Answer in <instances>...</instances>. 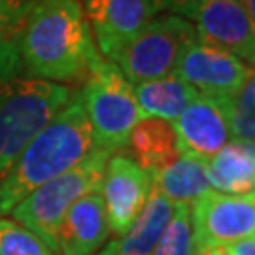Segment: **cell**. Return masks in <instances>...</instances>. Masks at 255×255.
I'll return each instance as SVG.
<instances>
[{"mask_svg":"<svg viewBox=\"0 0 255 255\" xmlns=\"http://www.w3.org/2000/svg\"><path fill=\"white\" fill-rule=\"evenodd\" d=\"M19 53L27 78L74 85L102 63L80 0H40L19 28Z\"/></svg>","mask_w":255,"mask_h":255,"instance_id":"cell-1","label":"cell"},{"mask_svg":"<svg viewBox=\"0 0 255 255\" xmlns=\"http://www.w3.org/2000/svg\"><path fill=\"white\" fill-rule=\"evenodd\" d=\"M93 151L91 123L83 110L80 91H76L0 180V218L9 214L40 185L74 168Z\"/></svg>","mask_w":255,"mask_h":255,"instance_id":"cell-2","label":"cell"},{"mask_svg":"<svg viewBox=\"0 0 255 255\" xmlns=\"http://www.w3.org/2000/svg\"><path fill=\"white\" fill-rule=\"evenodd\" d=\"M72 95L68 85L36 78H17L0 89V180Z\"/></svg>","mask_w":255,"mask_h":255,"instance_id":"cell-3","label":"cell"},{"mask_svg":"<svg viewBox=\"0 0 255 255\" xmlns=\"http://www.w3.org/2000/svg\"><path fill=\"white\" fill-rule=\"evenodd\" d=\"M110 153L95 149L89 157L64 174L27 195L11 210V218L32 231L51 252L57 254V235L68 208L82 197L101 189Z\"/></svg>","mask_w":255,"mask_h":255,"instance_id":"cell-4","label":"cell"},{"mask_svg":"<svg viewBox=\"0 0 255 255\" xmlns=\"http://www.w3.org/2000/svg\"><path fill=\"white\" fill-rule=\"evenodd\" d=\"M83 110L91 123L95 149L114 155L127 147L132 128L142 121L134 87L110 61L83 82L80 91Z\"/></svg>","mask_w":255,"mask_h":255,"instance_id":"cell-5","label":"cell"},{"mask_svg":"<svg viewBox=\"0 0 255 255\" xmlns=\"http://www.w3.org/2000/svg\"><path fill=\"white\" fill-rule=\"evenodd\" d=\"M193 42H197V34L191 21L174 13H161L155 15L112 63L130 85H138L174 74L178 61Z\"/></svg>","mask_w":255,"mask_h":255,"instance_id":"cell-6","label":"cell"},{"mask_svg":"<svg viewBox=\"0 0 255 255\" xmlns=\"http://www.w3.org/2000/svg\"><path fill=\"white\" fill-rule=\"evenodd\" d=\"M191 206L195 254L204 248L227 246L255 233V201L210 191Z\"/></svg>","mask_w":255,"mask_h":255,"instance_id":"cell-7","label":"cell"},{"mask_svg":"<svg viewBox=\"0 0 255 255\" xmlns=\"http://www.w3.org/2000/svg\"><path fill=\"white\" fill-rule=\"evenodd\" d=\"M189 21L197 42L255 66V30L238 0H197Z\"/></svg>","mask_w":255,"mask_h":255,"instance_id":"cell-8","label":"cell"},{"mask_svg":"<svg viewBox=\"0 0 255 255\" xmlns=\"http://www.w3.org/2000/svg\"><path fill=\"white\" fill-rule=\"evenodd\" d=\"M151 178L128 155L114 153L102 176L101 193L110 233L121 237L136 221L151 193Z\"/></svg>","mask_w":255,"mask_h":255,"instance_id":"cell-9","label":"cell"},{"mask_svg":"<svg viewBox=\"0 0 255 255\" xmlns=\"http://www.w3.org/2000/svg\"><path fill=\"white\" fill-rule=\"evenodd\" d=\"M102 59L114 57L157 15L151 0H80Z\"/></svg>","mask_w":255,"mask_h":255,"instance_id":"cell-10","label":"cell"},{"mask_svg":"<svg viewBox=\"0 0 255 255\" xmlns=\"http://www.w3.org/2000/svg\"><path fill=\"white\" fill-rule=\"evenodd\" d=\"M252 68L238 57L216 47L193 42L185 49L174 74L199 95L221 99L244 83Z\"/></svg>","mask_w":255,"mask_h":255,"instance_id":"cell-11","label":"cell"},{"mask_svg":"<svg viewBox=\"0 0 255 255\" xmlns=\"http://www.w3.org/2000/svg\"><path fill=\"white\" fill-rule=\"evenodd\" d=\"M180 153L208 163L231 138L227 121L218 102L199 95L172 121Z\"/></svg>","mask_w":255,"mask_h":255,"instance_id":"cell-12","label":"cell"},{"mask_svg":"<svg viewBox=\"0 0 255 255\" xmlns=\"http://www.w3.org/2000/svg\"><path fill=\"white\" fill-rule=\"evenodd\" d=\"M110 237L106 208L99 191L68 208L57 235V255H97Z\"/></svg>","mask_w":255,"mask_h":255,"instance_id":"cell-13","label":"cell"},{"mask_svg":"<svg viewBox=\"0 0 255 255\" xmlns=\"http://www.w3.org/2000/svg\"><path fill=\"white\" fill-rule=\"evenodd\" d=\"M212 189L231 197L255 193V144L231 140L206 163Z\"/></svg>","mask_w":255,"mask_h":255,"instance_id":"cell-14","label":"cell"},{"mask_svg":"<svg viewBox=\"0 0 255 255\" xmlns=\"http://www.w3.org/2000/svg\"><path fill=\"white\" fill-rule=\"evenodd\" d=\"M174 202L151 187L149 199L127 233L104 244L97 255H151L159 238L172 218Z\"/></svg>","mask_w":255,"mask_h":255,"instance_id":"cell-15","label":"cell"},{"mask_svg":"<svg viewBox=\"0 0 255 255\" xmlns=\"http://www.w3.org/2000/svg\"><path fill=\"white\" fill-rule=\"evenodd\" d=\"M127 147L130 151L128 157L147 172L149 178L163 172L182 155L172 123L155 118L142 119L132 128Z\"/></svg>","mask_w":255,"mask_h":255,"instance_id":"cell-16","label":"cell"},{"mask_svg":"<svg viewBox=\"0 0 255 255\" xmlns=\"http://www.w3.org/2000/svg\"><path fill=\"white\" fill-rule=\"evenodd\" d=\"M132 87H134V97H136L142 119L155 118L172 123L199 97V93L185 82H182L176 74L138 83Z\"/></svg>","mask_w":255,"mask_h":255,"instance_id":"cell-17","label":"cell"},{"mask_svg":"<svg viewBox=\"0 0 255 255\" xmlns=\"http://www.w3.org/2000/svg\"><path fill=\"white\" fill-rule=\"evenodd\" d=\"M151 183L157 191L174 204H193L206 193L214 191L206 174V163H201L187 155H180L163 172L153 176Z\"/></svg>","mask_w":255,"mask_h":255,"instance_id":"cell-18","label":"cell"},{"mask_svg":"<svg viewBox=\"0 0 255 255\" xmlns=\"http://www.w3.org/2000/svg\"><path fill=\"white\" fill-rule=\"evenodd\" d=\"M214 101L225 116L231 136L255 144V68L237 91Z\"/></svg>","mask_w":255,"mask_h":255,"instance_id":"cell-19","label":"cell"},{"mask_svg":"<svg viewBox=\"0 0 255 255\" xmlns=\"http://www.w3.org/2000/svg\"><path fill=\"white\" fill-rule=\"evenodd\" d=\"M151 255H195L191 206L176 202L172 218L159 238Z\"/></svg>","mask_w":255,"mask_h":255,"instance_id":"cell-20","label":"cell"},{"mask_svg":"<svg viewBox=\"0 0 255 255\" xmlns=\"http://www.w3.org/2000/svg\"><path fill=\"white\" fill-rule=\"evenodd\" d=\"M0 255H57L40 238L17 223L0 218Z\"/></svg>","mask_w":255,"mask_h":255,"instance_id":"cell-21","label":"cell"},{"mask_svg":"<svg viewBox=\"0 0 255 255\" xmlns=\"http://www.w3.org/2000/svg\"><path fill=\"white\" fill-rule=\"evenodd\" d=\"M23 74L19 53V30L0 28V89L15 82Z\"/></svg>","mask_w":255,"mask_h":255,"instance_id":"cell-22","label":"cell"},{"mask_svg":"<svg viewBox=\"0 0 255 255\" xmlns=\"http://www.w3.org/2000/svg\"><path fill=\"white\" fill-rule=\"evenodd\" d=\"M40 0H0V28L19 30Z\"/></svg>","mask_w":255,"mask_h":255,"instance_id":"cell-23","label":"cell"},{"mask_svg":"<svg viewBox=\"0 0 255 255\" xmlns=\"http://www.w3.org/2000/svg\"><path fill=\"white\" fill-rule=\"evenodd\" d=\"M151 4L157 13H174L189 21L197 0H151Z\"/></svg>","mask_w":255,"mask_h":255,"instance_id":"cell-24","label":"cell"},{"mask_svg":"<svg viewBox=\"0 0 255 255\" xmlns=\"http://www.w3.org/2000/svg\"><path fill=\"white\" fill-rule=\"evenodd\" d=\"M223 250L227 255H255V238H242V240H237L233 244L223 246Z\"/></svg>","mask_w":255,"mask_h":255,"instance_id":"cell-25","label":"cell"},{"mask_svg":"<svg viewBox=\"0 0 255 255\" xmlns=\"http://www.w3.org/2000/svg\"><path fill=\"white\" fill-rule=\"evenodd\" d=\"M238 2H240V6L244 8V11H246L248 17H250L252 25H254V30H255V0H238Z\"/></svg>","mask_w":255,"mask_h":255,"instance_id":"cell-26","label":"cell"},{"mask_svg":"<svg viewBox=\"0 0 255 255\" xmlns=\"http://www.w3.org/2000/svg\"><path fill=\"white\" fill-rule=\"evenodd\" d=\"M195 255H227L223 246H214V248H204L201 252H197Z\"/></svg>","mask_w":255,"mask_h":255,"instance_id":"cell-27","label":"cell"},{"mask_svg":"<svg viewBox=\"0 0 255 255\" xmlns=\"http://www.w3.org/2000/svg\"><path fill=\"white\" fill-rule=\"evenodd\" d=\"M250 197H252V199H254V201H255V193H254V195H250Z\"/></svg>","mask_w":255,"mask_h":255,"instance_id":"cell-28","label":"cell"},{"mask_svg":"<svg viewBox=\"0 0 255 255\" xmlns=\"http://www.w3.org/2000/svg\"><path fill=\"white\" fill-rule=\"evenodd\" d=\"M254 235H255V233H254ZM254 238H255V237H254Z\"/></svg>","mask_w":255,"mask_h":255,"instance_id":"cell-29","label":"cell"}]
</instances>
